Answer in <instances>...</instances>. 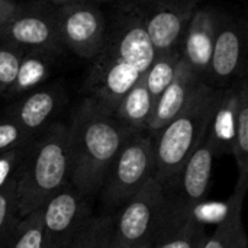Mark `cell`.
I'll return each mask as SVG.
<instances>
[{
	"mask_svg": "<svg viewBox=\"0 0 248 248\" xmlns=\"http://www.w3.org/2000/svg\"><path fill=\"white\" fill-rule=\"evenodd\" d=\"M131 134L132 131L86 97L68 126V182L86 198L96 196Z\"/></svg>",
	"mask_w": 248,
	"mask_h": 248,
	"instance_id": "obj_1",
	"label": "cell"
},
{
	"mask_svg": "<svg viewBox=\"0 0 248 248\" xmlns=\"http://www.w3.org/2000/svg\"><path fill=\"white\" fill-rule=\"evenodd\" d=\"M68 182V126L46 125L29 142L16 173L17 217H26Z\"/></svg>",
	"mask_w": 248,
	"mask_h": 248,
	"instance_id": "obj_2",
	"label": "cell"
},
{
	"mask_svg": "<svg viewBox=\"0 0 248 248\" xmlns=\"http://www.w3.org/2000/svg\"><path fill=\"white\" fill-rule=\"evenodd\" d=\"M219 96V89L201 80L179 115L158 132L151 134L155 157L154 179L160 185L170 183L203 142Z\"/></svg>",
	"mask_w": 248,
	"mask_h": 248,
	"instance_id": "obj_3",
	"label": "cell"
},
{
	"mask_svg": "<svg viewBox=\"0 0 248 248\" xmlns=\"http://www.w3.org/2000/svg\"><path fill=\"white\" fill-rule=\"evenodd\" d=\"M214 158L215 154L205 138L186 161L180 173L170 183L161 185L166 202L158 241L182 230L186 225L189 212L196 205L206 201Z\"/></svg>",
	"mask_w": 248,
	"mask_h": 248,
	"instance_id": "obj_4",
	"label": "cell"
},
{
	"mask_svg": "<svg viewBox=\"0 0 248 248\" xmlns=\"http://www.w3.org/2000/svg\"><path fill=\"white\" fill-rule=\"evenodd\" d=\"M154 173L155 157L151 134L132 132L121 147L99 192L105 206L118 211L154 177Z\"/></svg>",
	"mask_w": 248,
	"mask_h": 248,
	"instance_id": "obj_5",
	"label": "cell"
},
{
	"mask_svg": "<svg viewBox=\"0 0 248 248\" xmlns=\"http://www.w3.org/2000/svg\"><path fill=\"white\" fill-rule=\"evenodd\" d=\"M164 189L154 177L113 214V238L126 248H153L160 237Z\"/></svg>",
	"mask_w": 248,
	"mask_h": 248,
	"instance_id": "obj_6",
	"label": "cell"
},
{
	"mask_svg": "<svg viewBox=\"0 0 248 248\" xmlns=\"http://www.w3.org/2000/svg\"><path fill=\"white\" fill-rule=\"evenodd\" d=\"M54 19L62 46L84 60H93L100 52L108 25L99 7L86 1L58 4Z\"/></svg>",
	"mask_w": 248,
	"mask_h": 248,
	"instance_id": "obj_7",
	"label": "cell"
},
{
	"mask_svg": "<svg viewBox=\"0 0 248 248\" xmlns=\"http://www.w3.org/2000/svg\"><path fill=\"white\" fill-rule=\"evenodd\" d=\"M90 199L67 182L41 208L44 248H67L92 215Z\"/></svg>",
	"mask_w": 248,
	"mask_h": 248,
	"instance_id": "obj_8",
	"label": "cell"
},
{
	"mask_svg": "<svg viewBox=\"0 0 248 248\" xmlns=\"http://www.w3.org/2000/svg\"><path fill=\"white\" fill-rule=\"evenodd\" d=\"M155 54L179 46L199 0H134Z\"/></svg>",
	"mask_w": 248,
	"mask_h": 248,
	"instance_id": "obj_9",
	"label": "cell"
},
{
	"mask_svg": "<svg viewBox=\"0 0 248 248\" xmlns=\"http://www.w3.org/2000/svg\"><path fill=\"white\" fill-rule=\"evenodd\" d=\"M0 42L46 54H57L62 48L54 12L41 6L16 7L0 26Z\"/></svg>",
	"mask_w": 248,
	"mask_h": 248,
	"instance_id": "obj_10",
	"label": "cell"
},
{
	"mask_svg": "<svg viewBox=\"0 0 248 248\" xmlns=\"http://www.w3.org/2000/svg\"><path fill=\"white\" fill-rule=\"evenodd\" d=\"M219 16L209 7H198L185 32L182 58L203 80L212 57Z\"/></svg>",
	"mask_w": 248,
	"mask_h": 248,
	"instance_id": "obj_11",
	"label": "cell"
},
{
	"mask_svg": "<svg viewBox=\"0 0 248 248\" xmlns=\"http://www.w3.org/2000/svg\"><path fill=\"white\" fill-rule=\"evenodd\" d=\"M202 78L192 70V67L180 58L176 74L170 84L164 89L154 105L151 119L147 126V132L155 134L164 128L179 112L186 106L196 86Z\"/></svg>",
	"mask_w": 248,
	"mask_h": 248,
	"instance_id": "obj_12",
	"label": "cell"
},
{
	"mask_svg": "<svg viewBox=\"0 0 248 248\" xmlns=\"http://www.w3.org/2000/svg\"><path fill=\"white\" fill-rule=\"evenodd\" d=\"M243 44V32L238 25L219 17L208 70V74H211L217 83L224 84L235 76L241 65Z\"/></svg>",
	"mask_w": 248,
	"mask_h": 248,
	"instance_id": "obj_13",
	"label": "cell"
},
{
	"mask_svg": "<svg viewBox=\"0 0 248 248\" xmlns=\"http://www.w3.org/2000/svg\"><path fill=\"white\" fill-rule=\"evenodd\" d=\"M237 110H238V89L232 87V89L221 90V96L215 106L205 137L215 157L231 154L234 135H235Z\"/></svg>",
	"mask_w": 248,
	"mask_h": 248,
	"instance_id": "obj_14",
	"label": "cell"
},
{
	"mask_svg": "<svg viewBox=\"0 0 248 248\" xmlns=\"http://www.w3.org/2000/svg\"><path fill=\"white\" fill-rule=\"evenodd\" d=\"M60 93L54 89H42L31 93L17 105H15L6 118L16 122L28 134L41 132L60 105Z\"/></svg>",
	"mask_w": 248,
	"mask_h": 248,
	"instance_id": "obj_15",
	"label": "cell"
},
{
	"mask_svg": "<svg viewBox=\"0 0 248 248\" xmlns=\"http://www.w3.org/2000/svg\"><path fill=\"white\" fill-rule=\"evenodd\" d=\"M248 185L237 183L232 196L228 199L230 208L217 230L206 238L202 248H248V240L243 227V205Z\"/></svg>",
	"mask_w": 248,
	"mask_h": 248,
	"instance_id": "obj_16",
	"label": "cell"
},
{
	"mask_svg": "<svg viewBox=\"0 0 248 248\" xmlns=\"http://www.w3.org/2000/svg\"><path fill=\"white\" fill-rule=\"evenodd\" d=\"M154 105L142 76L121 99L112 116L132 132H147Z\"/></svg>",
	"mask_w": 248,
	"mask_h": 248,
	"instance_id": "obj_17",
	"label": "cell"
},
{
	"mask_svg": "<svg viewBox=\"0 0 248 248\" xmlns=\"http://www.w3.org/2000/svg\"><path fill=\"white\" fill-rule=\"evenodd\" d=\"M51 57H54V54L25 51L19 62L16 77L6 92V96H17L39 86L49 74Z\"/></svg>",
	"mask_w": 248,
	"mask_h": 248,
	"instance_id": "obj_18",
	"label": "cell"
},
{
	"mask_svg": "<svg viewBox=\"0 0 248 248\" xmlns=\"http://www.w3.org/2000/svg\"><path fill=\"white\" fill-rule=\"evenodd\" d=\"M0 248H44L41 208L17 218L0 240Z\"/></svg>",
	"mask_w": 248,
	"mask_h": 248,
	"instance_id": "obj_19",
	"label": "cell"
},
{
	"mask_svg": "<svg viewBox=\"0 0 248 248\" xmlns=\"http://www.w3.org/2000/svg\"><path fill=\"white\" fill-rule=\"evenodd\" d=\"M231 155H234L238 167V182L248 185V87L243 81L238 87V110L235 135L232 142Z\"/></svg>",
	"mask_w": 248,
	"mask_h": 248,
	"instance_id": "obj_20",
	"label": "cell"
},
{
	"mask_svg": "<svg viewBox=\"0 0 248 248\" xmlns=\"http://www.w3.org/2000/svg\"><path fill=\"white\" fill-rule=\"evenodd\" d=\"M180 58H182V49L179 46L173 48L170 51H166V52L155 54L150 68L144 74L145 86H147L154 103L157 102L160 94L164 92V89L173 80Z\"/></svg>",
	"mask_w": 248,
	"mask_h": 248,
	"instance_id": "obj_21",
	"label": "cell"
},
{
	"mask_svg": "<svg viewBox=\"0 0 248 248\" xmlns=\"http://www.w3.org/2000/svg\"><path fill=\"white\" fill-rule=\"evenodd\" d=\"M113 231V215L92 217L67 248H102Z\"/></svg>",
	"mask_w": 248,
	"mask_h": 248,
	"instance_id": "obj_22",
	"label": "cell"
},
{
	"mask_svg": "<svg viewBox=\"0 0 248 248\" xmlns=\"http://www.w3.org/2000/svg\"><path fill=\"white\" fill-rule=\"evenodd\" d=\"M206 238L205 227L190 222L176 234L158 241L153 248H202Z\"/></svg>",
	"mask_w": 248,
	"mask_h": 248,
	"instance_id": "obj_23",
	"label": "cell"
},
{
	"mask_svg": "<svg viewBox=\"0 0 248 248\" xmlns=\"http://www.w3.org/2000/svg\"><path fill=\"white\" fill-rule=\"evenodd\" d=\"M23 52L20 46L0 42V96H4L12 86Z\"/></svg>",
	"mask_w": 248,
	"mask_h": 248,
	"instance_id": "obj_24",
	"label": "cell"
},
{
	"mask_svg": "<svg viewBox=\"0 0 248 248\" xmlns=\"http://www.w3.org/2000/svg\"><path fill=\"white\" fill-rule=\"evenodd\" d=\"M16 209V177L0 189V240L17 219Z\"/></svg>",
	"mask_w": 248,
	"mask_h": 248,
	"instance_id": "obj_25",
	"label": "cell"
},
{
	"mask_svg": "<svg viewBox=\"0 0 248 248\" xmlns=\"http://www.w3.org/2000/svg\"><path fill=\"white\" fill-rule=\"evenodd\" d=\"M33 137L9 118L0 121V153L26 145Z\"/></svg>",
	"mask_w": 248,
	"mask_h": 248,
	"instance_id": "obj_26",
	"label": "cell"
},
{
	"mask_svg": "<svg viewBox=\"0 0 248 248\" xmlns=\"http://www.w3.org/2000/svg\"><path fill=\"white\" fill-rule=\"evenodd\" d=\"M29 144L0 153V189H3L6 185H9L17 173L20 160L26 151Z\"/></svg>",
	"mask_w": 248,
	"mask_h": 248,
	"instance_id": "obj_27",
	"label": "cell"
},
{
	"mask_svg": "<svg viewBox=\"0 0 248 248\" xmlns=\"http://www.w3.org/2000/svg\"><path fill=\"white\" fill-rule=\"evenodd\" d=\"M17 4L15 0H0V26L12 16Z\"/></svg>",
	"mask_w": 248,
	"mask_h": 248,
	"instance_id": "obj_28",
	"label": "cell"
},
{
	"mask_svg": "<svg viewBox=\"0 0 248 248\" xmlns=\"http://www.w3.org/2000/svg\"><path fill=\"white\" fill-rule=\"evenodd\" d=\"M113 232V231H112ZM102 248H126L124 244H121L116 238H113V235H110L109 237V240L103 244V247Z\"/></svg>",
	"mask_w": 248,
	"mask_h": 248,
	"instance_id": "obj_29",
	"label": "cell"
},
{
	"mask_svg": "<svg viewBox=\"0 0 248 248\" xmlns=\"http://www.w3.org/2000/svg\"><path fill=\"white\" fill-rule=\"evenodd\" d=\"M45 1L57 3V4H65V3H78V1H87V0H45Z\"/></svg>",
	"mask_w": 248,
	"mask_h": 248,
	"instance_id": "obj_30",
	"label": "cell"
}]
</instances>
